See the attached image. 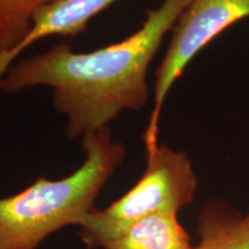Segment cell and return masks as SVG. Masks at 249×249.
I'll return each instance as SVG.
<instances>
[{"label":"cell","instance_id":"1","mask_svg":"<svg viewBox=\"0 0 249 249\" xmlns=\"http://www.w3.org/2000/svg\"><path fill=\"white\" fill-rule=\"evenodd\" d=\"M191 1L163 0L148 12L139 30L95 51L79 53L70 44H59L23 59L8 68L0 90L53 89V107L66 117L71 139L110 127L121 112L139 111L149 103V66Z\"/></svg>","mask_w":249,"mask_h":249},{"label":"cell","instance_id":"2","mask_svg":"<svg viewBox=\"0 0 249 249\" xmlns=\"http://www.w3.org/2000/svg\"><path fill=\"white\" fill-rule=\"evenodd\" d=\"M85 161L59 180L40 177L29 187L0 198V249H37L54 232L82 225L108 179L126 158L110 127L83 135Z\"/></svg>","mask_w":249,"mask_h":249},{"label":"cell","instance_id":"3","mask_svg":"<svg viewBox=\"0 0 249 249\" xmlns=\"http://www.w3.org/2000/svg\"><path fill=\"white\" fill-rule=\"evenodd\" d=\"M144 149L147 165L138 182L105 209L90 213L80 226L81 240L89 249H98L142 218L178 214L194 202L198 179L188 155L160 143Z\"/></svg>","mask_w":249,"mask_h":249},{"label":"cell","instance_id":"4","mask_svg":"<svg viewBox=\"0 0 249 249\" xmlns=\"http://www.w3.org/2000/svg\"><path fill=\"white\" fill-rule=\"evenodd\" d=\"M249 18V0H192L172 29L169 48L155 74L154 107L143 134L144 147L158 143L163 105L195 55L229 27Z\"/></svg>","mask_w":249,"mask_h":249},{"label":"cell","instance_id":"5","mask_svg":"<svg viewBox=\"0 0 249 249\" xmlns=\"http://www.w3.org/2000/svg\"><path fill=\"white\" fill-rule=\"evenodd\" d=\"M117 0H54L37 9L22 42L0 59V81L15 59L30 45L50 36H77L96 15Z\"/></svg>","mask_w":249,"mask_h":249},{"label":"cell","instance_id":"6","mask_svg":"<svg viewBox=\"0 0 249 249\" xmlns=\"http://www.w3.org/2000/svg\"><path fill=\"white\" fill-rule=\"evenodd\" d=\"M198 242L193 249H249V211L242 213L224 200H210L201 208Z\"/></svg>","mask_w":249,"mask_h":249},{"label":"cell","instance_id":"7","mask_svg":"<svg viewBox=\"0 0 249 249\" xmlns=\"http://www.w3.org/2000/svg\"><path fill=\"white\" fill-rule=\"evenodd\" d=\"M191 238L174 213L142 218L98 249H193Z\"/></svg>","mask_w":249,"mask_h":249},{"label":"cell","instance_id":"8","mask_svg":"<svg viewBox=\"0 0 249 249\" xmlns=\"http://www.w3.org/2000/svg\"><path fill=\"white\" fill-rule=\"evenodd\" d=\"M51 1L54 0H0V58L22 42L33 15Z\"/></svg>","mask_w":249,"mask_h":249}]
</instances>
